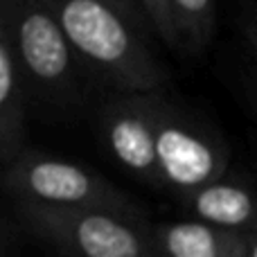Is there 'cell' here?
I'll use <instances>...</instances> for the list:
<instances>
[{
    "label": "cell",
    "mask_w": 257,
    "mask_h": 257,
    "mask_svg": "<svg viewBox=\"0 0 257 257\" xmlns=\"http://www.w3.org/2000/svg\"><path fill=\"white\" fill-rule=\"evenodd\" d=\"M18 226L57 257H160L151 223L104 210L12 203Z\"/></svg>",
    "instance_id": "cell-4"
},
{
    "label": "cell",
    "mask_w": 257,
    "mask_h": 257,
    "mask_svg": "<svg viewBox=\"0 0 257 257\" xmlns=\"http://www.w3.org/2000/svg\"><path fill=\"white\" fill-rule=\"evenodd\" d=\"M237 30L248 52L257 61V0H239L237 5Z\"/></svg>",
    "instance_id": "cell-12"
},
{
    "label": "cell",
    "mask_w": 257,
    "mask_h": 257,
    "mask_svg": "<svg viewBox=\"0 0 257 257\" xmlns=\"http://www.w3.org/2000/svg\"><path fill=\"white\" fill-rule=\"evenodd\" d=\"M30 93L12 39L0 30V167L27 149Z\"/></svg>",
    "instance_id": "cell-9"
},
{
    "label": "cell",
    "mask_w": 257,
    "mask_h": 257,
    "mask_svg": "<svg viewBox=\"0 0 257 257\" xmlns=\"http://www.w3.org/2000/svg\"><path fill=\"white\" fill-rule=\"evenodd\" d=\"M97 88L158 93L169 72L126 16L104 0H45Z\"/></svg>",
    "instance_id": "cell-2"
},
{
    "label": "cell",
    "mask_w": 257,
    "mask_h": 257,
    "mask_svg": "<svg viewBox=\"0 0 257 257\" xmlns=\"http://www.w3.org/2000/svg\"><path fill=\"white\" fill-rule=\"evenodd\" d=\"M145 14L149 18L151 32L163 41L165 45H169L172 50L178 52V39L174 32V21H172V9H169V0H140Z\"/></svg>",
    "instance_id": "cell-11"
},
{
    "label": "cell",
    "mask_w": 257,
    "mask_h": 257,
    "mask_svg": "<svg viewBox=\"0 0 257 257\" xmlns=\"http://www.w3.org/2000/svg\"><path fill=\"white\" fill-rule=\"evenodd\" d=\"M3 190L9 203L68 210H104L147 221V214L122 187L104 174L72 158L27 147L3 167Z\"/></svg>",
    "instance_id": "cell-3"
},
{
    "label": "cell",
    "mask_w": 257,
    "mask_h": 257,
    "mask_svg": "<svg viewBox=\"0 0 257 257\" xmlns=\"http://www.w3.org/2000/svg\"><path fill=\"white\" fill-rule=\"evenodd\" d=\"M244 90H246V99H248V106L253 108V113L257 115V72L250 75L244 84Z\"/></svg>",
    "instance_id": "cell-14"
},
{
    "label": "cell",
    "mask_w": 257,
    "mask_h": 257,
    "mask_svg": "<svg viewBox=\"0 0 257 257\" xmlns=\"http://www.w3.org/2000/svg\"><path fill=\"white\" fill-rule=\"evenodd\" d=\"M163 93H108L97 113L104 151L124 174L158 192L156 131Z\"/></svg>",
    "instance_id": "cell-6"
},
{
    "label": "cell",
    "mask_w": 257,
    "mask_h": 257,
    "mask_svg": "<svg viewBox=\"0 0 257 257\" xmlns=\"http://www.w3.org/2000/svg\"><path fill=\"white\" fill-rule=\"evenodd\" d=\"M156 160L160 192L178 201L230 172V147L212 122L163 93Z\"/></svg>",
    "instance_id": "cell-5"
},
{
    "label": "cell",
    "mask_w": 257,
    "mask_h": 257,
    "mask_svg": "<svg viewBox=\"0 0 257 257\" xmlns=\"http://www.w3.org/2000/svg\"><path fill=\"white\" fill-rule=\"evenodd\" d=\"M160 257H257V235H239L196 219L151 223Z\"/></svg>",
    "instance_id": "cell-8"
},
{
    "label": "cell",
    "mask_w": 257,
    "mask_h": 257,
    "mask_svg": "<svg viewBox=\"0 0 257 257\" xmlns=\"http://www.w3.org/2000/svg\"><path fill=\"white\" fill-rule=\"evenodd\" d=\"M178 52L199 57L217 30V0H169Z\"/></svg>",
    "instance_id": "cell-10"
},
{
    "label": "cell",
    "mask_w": 257,
    "mask_h": 257,
    "mask_svg": "<svg viewBox=\"0 0 257 257\" xmlns=\"http://www.w3.org/2000/svg\"><path fill=\"white\" fill-rule=\"evenodd\" d=\"M0 30L7 32L21 61L32 115L75 117L95 81L45 0H0Z\"/></svg>",
    "instance_id": "cell-1"
},
{
    "label": "cell",
    "mask_w": 257,
    "mask_h": 257,
    "mask_svg": "<svg viewBox=\"0 0 257 257\" xmlns=\"http://www.w3.org/2000/svg\"><path fill=\"white\" fill-rule=\"evenodd\" d=\"M104 3L111 5L113 9H117L122 16H126L142 34H147V36L154 34V32H151V25H149V18H147L145 7H142L140 0H104Z\"/></svg>",
    "instance_id": "cell-13"
},
{
    "label": "cell",
    "mask_w": 257,
    "mask_h": 257,
    "mask_svg": "<svg viewBox=\"0 0 257 257\" xmlns=\"http://www.w3.org/2000/svg\"><path fill=\"white\" fill-rule=\"evenodd\" d=\"M187 219L210 223L239 235H257V185L239 172L178 199Z\"/></svg>",
    "instance_id": "cell-7"
}]
</instances>
